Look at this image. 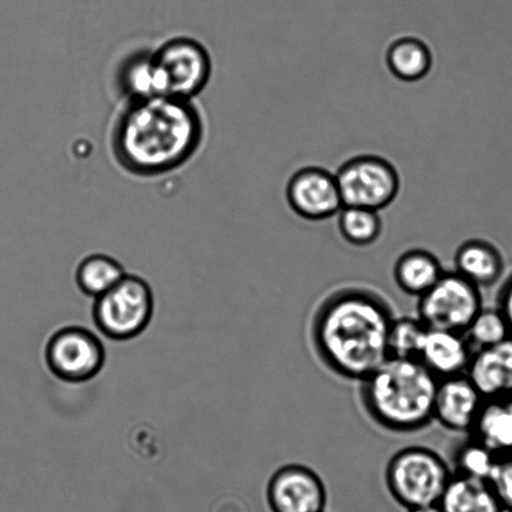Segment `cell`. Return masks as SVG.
I'll return each mask as SVG.
<instances>
[{"label":"cell","instance_id":"cell-1","mask_svg":"<svg viewBox=\"0 0 512 512\" xmlns=\"http://www.w3.org/2000/svg\"><path fill=\"white\" fill-rule=\"evenodd\" d=\"M393 310L374 291L349 288L319 306L311 326L316 354L346 380L363 381L390 358Z\"/></svg>","mask_w":512,"mask_h":512},{"label":"cell","instance_id":"cell-2","mask_svg":"<svg viewBox=\"0 0 512 512\" xmlns=\"http://www.w3.org/2000/svg\"><path fill=\"white\" fill-rule=\"evenodd\" d=\"M203 120L190 100H133L118 120L115 157L128 172L157 177L182 167L202 144Z\"/></svg>","mask_w":512,"mask_h":512},{"label":"cell","instance_id":"cell-3","mask_svg":"<svg viewBox=\"0 0 512 512\" xmlns=\"http://www.w3.org/2000/svg\"><path fill=\"white\" fill-rule=\"evenodd\" d=\"M360 384L361 403L380 428L409 434L433 423L439 379L420 360L389 358Z\"/></svg>","mask_w":512,"mask_h":512},{"label":"cell","instance_id":"cell-4","mask_svg":"<svg viewBox=\"0 0 512 512\" xmlns=\"http://www.w3.org/2000/svg\"><path fill=\"white\" fill-rule=\"evenodd\" d=\"M443 456L425 446H408L391 456L385 483L396 503L405 509L439 505L453 478Z\"/></svg>","mask_w":512,"mask_h":512},{"label":"cell","instance_id":"cell-5","mask_svg":"<svg viewBox=\"0 0 512 512\" xmlns=\"http://www.w3.org/2000/svg\"><path fill=\"white\" fill-rule=\"evenodd\" d=\"M154 311V296L147 281L125 275L94 304V321L109 339L137 338L148 328Z\"/></svg>","mask_w":512,"mask_h":512},{"label":"cell","instance_id":"cell-6","mask_svg":"<svg viewBox=\"0 0 512 512\" xmlns=\"http://www.w3.org/2000/svg\"><path fill=\"white\" fill-rule=\"evenodd\" d=\"M484 309L481 289L456 271H445L418 301V318L426 328L465 334Z\"/></svg>","mask_w":512,"mask_h":512},{"label":"cell","instance_id":"cell-7","mask_svg":"<svg viewBox=\"0 0 512 512\" xmlns=\"http://www.w3.org/2000/svg\"><path fill=\"white\" fill-rule=\"evenodd\" d=\"M165 97L192 100L212 77V59L207 48L192 38H174L153 53Z\"/></svg>","mask_w":512,"mask_h":512},{"label":"cell","instance_id":"cell-8","mask_svg":"<svg viewBox=\"0 0 512 512\" xmlns=\"http://www.w3.org/2000/svg\"><path fill=\"white\" fill-rule=\"evenodd\" d=\"M344 208L379 210L399 192V177L388 160L364 155L346 162L335 174Z\"/></svg>","mask_w":512,"mask_h":512},{"label":"cell","instance_id":"cell-9","mask_svg":"<svg viewBox=\"0 0 512 512\" xmlns=\"http://www.w3.org/2000/svg\"><path fill=\"white\" fill-rule=\"evenodd\" d=\"M50 371L67 383H85L100 373L105 349L98 336L80 326H69L50 338L45 351Z\"/></svg>","mask_w":512,"mask_h":512},{"label":"cell","instance_id":"cell-10","mask_svg":"<svg viewBox=\"0 0 512 512\" xmlns=\"http://www.w3.org/2000/svg\"><path fill=\"white\" fill-rule=\"evenodd\" d=\"M266 499L271 512H325L328 490L309 466L288 464L271 476Z\"/></svg>","mask_w":512,"mask_h":512},{"label":"cell","instance_id":"cell-11","mask_svg":"<svg viewBox=\"0 0 512 512\" xmlns=\"http://www.w3.org/2000/svg\"><path fill=\"white\" fill-rule=\"evenodd\" d=\"M289 204L300 217L323 220L343 209L338 180L320 168H306L294 174L288 184Z\"/></svg>","mask_w":512,"mask_h":512},{"label":"cell","instance_id":"cell-12","mask_svg":"<svg viewBox=\"0 0 512 512\" xmlns=\"http://www.w3.org/2000/svg\"><path fill=\"white\" fill-rule=\"evenodd\" d=\"M484 396L466 374L440 379L434 403V421L453 433L470 434Z\"/></svg>","mask_w":512,"mask_h":512},{"label":"cell","instance_id":"cell-13","mask_svg":"<svg viewBox=\"0 0 512 512\" xmlns=\"http://www.w3.org/2000/svg\"><path fill=\"white\" fill-rule=\"evenodd\" d=\"M466 375L485 400L512 395V338L475 350Z\"/></svg>","mask_w":512,"mask_h":512},{"label":"cell","instance_id":"cell-14","mask_svg":"<svg viewBox=\"0 0 512 512\" xmlns=\"http://www.w3.org/2000/svg\"><path fill=\"white\" fill-rule=\"evenodd\" d=\"M473 353L465 334L428 329L419 360L440 380L466 374Z\"/></svg>","mask_w":512,"mask_h":512},{"label":"cell","instance_id":"cell-15","mask_svg":"<svg viewBox=\"0 0 512 512\" xmlns=\"http://www.w3.org/2000/svg\"><path fill=\"white\" fill-rule=\"evenodd\" d=\"M505 264L495 245L485 240H469L455 254V271L478 288H489L501 279Z\"/></svg>","mask_w":512,"mask_h":512},{"label":"cell","instance_id":"cell-16","mask_svg":"<svg viewBox=\"0 0 512 512\" xmlns=\"http://www.w3.org/2000/svg\"><path fill=\"white\" fill-rule=\"evenodd\" d=\"M469 435L496 456L512 454V395L485 400Z\"/></svg>","mask_w":512,"mask_h":512},{"label":"cell","instance_id":"cell-17","mask_svg":"<svg viewBox=\"0 0 512 512\" xmlns=\"http://www.w3.org/2000/svg\"><path fill=\"white\" fill-rule=\"evenodd\" d=\"M443 512H505L489 481L453 475L439 503Z\"/></svg>","mask_w":512,"mask_h":512},{"label":"cell","instance_id":"cell-18","mask_svg":"<svg viewBox=\"0 0 512 512\" xmlns=\"http://www.w3.org/2000/svg\"><path fill=\"white\" fill-rule=\"evenodd\" d=\"M444 273L439 259L420 249L401 255L394 268L395 283L399 289L418 299L428 293Z\"/></svg>","mask_w":512,"mask_h":512},{"label":"cell","instance_id":"cell-19","mask_svg":"<svg viewBox=\"0 0 512 512\" xmlns=\"http://www.w3.org/2000/svg\"><path fill=\"white\" fill-rule=\"evenodd\" d=\"M391 73L404 82H418L430 72L431 52L424 42L416 38L395 40L386 55Z\"/></svg>","mask_w":512,"mask_h":512},{"label":"cell","instance_id":"cell-20","mask_svg":"<svg viewBox=\"0 0 512 512\" xmlns=\"http://www.w3.org/2000/svg\"><path fill=\"white\" fill-rule=\"evenodd\" d=\"M124 268L108 255L95 254L85 258L77 270V283L84 294L99 298L124 278Z\"/></svg>","mask_w":512,"mask_h":512},{"label":"cell","instance_id":"cell-21","mask_svg":"<svg viewBox=\"0 0 512 512\" xmlns=\"http://www.w3.org/2000/svg\"><path fill=\"white\" fill-rule=\"evenodd\" d=\"M122 84L133 100L165 97L153 54H140L130 59L122 72Z\"/></svg>","mask_w":512,"mask_h":512},{"label":"cell","instance_id":"cell-22","mask_svg":"<svg viewBox=\"0 0 512 512\" xmlns=\"http://www.w3.org/2000/svg\"><path fill=\"white\" fill-rule=\"evenodd\" d=\"M496 460L498 456L493 451L468 435V439L459 444L454 451L451 470L454 475L489 481Z\"/></svg>","mask_w":512,"mask_h":512},{"label":"cell","instance_id":"cell-23","mask_svg":"<svg viewBox=\"0 0 512 512\" xmlns=\"http://www.w3.org/2000/svg\"><path fill=\"white\" fill-rule=\"evenodd\" d=\"M339 229L346 242L355 247H366L380 237L381 220L374 210L343 208L340 210Z\"/></svg>","mask_w":512,"mask_h":512},{"label":"cell","instance_id":"cell-24","mask_svg":"<svg viewBox=\"0 0 512 512\" xmlns=\"http://www.w3.org/2000/svg\"><path fill=\"white\" fill-rule=\"evenodd\" d=\"M426 333L428 328L419 318H395L389 334L390 358L419 360Z\"/></svg>","mask_w":512,"mask_h":512},{"label":"cell","instance_id":"cell-25","mask_svg":"<svg viewBox=\"0 0 512 512\" xmlns=\"http://www.w3.org/2000/svg\"><path fill=\"white\" fill-rule=\"evenodd\" d=\"M465 336L473 351L490 348L511 338L509 325L498 308L481 310Z\"/></svg>","mask_w":512,"mask_h":512},{"label":"cell","instance_id":"cell-26","mask_svg":"<svg viewBox=\"0 0 512 512\" xmlns=\"http://www.w3.org/2000/svg\"><path fill=\"white\" fill-rule=\"evenodd\" d=\"M489 483L505 512H512V454L498 456Z\"/></svg>","mask_w":512,"mask_h":512},{"label":"cell","instance_id":"cell-27","mask_svg":"<svg viewBox=\"0 0 512 512\" xmlns=\"http://www.w3.org/2000/svg\"><path fill=\"white\" fill-rule=\"evenodd\" d=\"M501 313H503L506 323L509 325L510 334L512 338V275L501 286L498 296V306H496Z\"/></svg>","mask_w":512,"mask_h":512},{"label":"cell","instance_id":"cell-28","mask_svg":"<svg viewBox=\"0 0 512 512\" xmlns=\"http://www.w3.org/2000/svg\"><path fill=\"white\" fill-rule=\"evenodd\" d=\"M408 512H443L440 510L438 505L435 506H425V508H416L410 509Z\"/></svg>","mask_w":512,"mask_h":512}]
</instances>
